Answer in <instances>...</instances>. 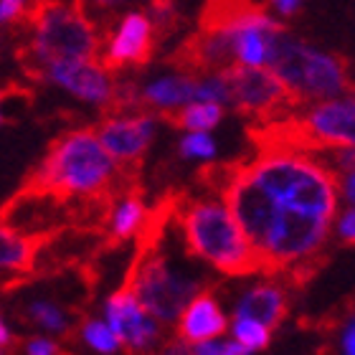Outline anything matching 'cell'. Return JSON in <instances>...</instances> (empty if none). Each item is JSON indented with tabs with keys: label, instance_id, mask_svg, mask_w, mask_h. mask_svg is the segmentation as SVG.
<instances>
[{
	"label": "cell",
	"instance_id": "cell-11",
	"mask_svg": "<svg viewBox=\"0 0 355 355\" xmlns=\"http://www.w3.org/2000/svg\"><path fill=\"white\" fill-rule=\"evenodd\" d=\"M59 229L44 231V234H23L0 221V269L13 274V289L36 279L38 252L51 239L53 231Z\"/></svg>",
	"mask_w": 355,
	"mask_h": 355
},
{
	"label": "cell",
	"instance_id": "cell-19",
	"mask_svg": "<svg viewBox=\"0 0 355 355\" xmlns=\"http://www.w3.org/2000/svg\"><path fill=\"white\" fill-rule=\"evenodd\" d=\"M82 333H84V340L94 350H99V353H114V350L119 348L114 333H112L104 322H89V320H84Z\"/></svg>",
	"mask_w": 355,
	"mask_h": 355
},
{
	"label": "cell",
	"instance_id": "cell-23",
	"mask_svg": "<svg viewBox=\"0 0 355 355\" xmlns=\"http://www.w3.org/2000/svg\"><path fill=\"white\" fill-rule=\"evenodd\" d=\"M355 214H353V208H350L348 214L343 216V244H348V246H353V241H355Z\"/></svg>",
	"mask_w": 355,
	"mask_h": 355
},
{
	"label": "cell",
	"instance_id": "cell-8",
	"mask_svg": "<svg viewBox=\"0 0 355 355\" xmlns=\"http://www.w3.org/2000/svg\"><path fill=\"white\" fill-rule=\"evenodd\" d=\"M102 148L114 163H142L145 150L155 135V117L135 114V117H104L102 125H94Z\"/></svg>",
	"mask_w": 355,
	"mask_h": 355
},
{
	"label": "cell",
	"instance_id": "cell-12",
	"mask_svg": "<svg viewBox=\"0 0 355 355\" xmlns=\"http://www.w3.org/2000/svg\"><path fill=\"white\" fill-rule=\"evenodd\" d=\"M46 79L59 82L71 94L99 104V107L110 99L112 89H114V79L104 71L99 61H59V64L49 67Z\"/></svg>",
	"mask_w": 355,
	"mask_h": 355
},
{
	"label": "cell",
	"instance_id": "cell-17",
	"mask_svg": "<svg viewBox=\"0 0 355 355\" xmlns=\"http://www.w3.org/2000/svg\"><path fill=\"white\" fill-rule=\"evenodd\" d=\"M23 318L28 325H36V327H44V330H51V333H59V335H71V327L67 322V315L61 307L51 302H33L28 310L23 312Z\"/></svg>",
	"mask_w": 355,
	"mask_h": 355
},
{
	"label": "cell",
	"instance_id": "cell-10",
	"mask_svg": "<svg viewBox=\"0 0 355 355\" xmlns=\"http://www.w3.org/2000/svg\"><path fill=\"white\" fill-rule=\"evenodd\" d=\"M310 107V104H307ZM304 122L325 150H345L355 145V107L353 96L320 99L302 112Z\"/></svg>",
	"mask_w": 355,
	"mask_h": 355
},
{
	"label": "cell",
	"instance_id": "cell-4",
	"mask_svg": "<svg viewBox=\"0 0 355 355\" xmlns=\"http://www.w3.org/2000/svg\"><path fill=\"white\" fill-rule=\"evenodd\" d=\"M330 223L322 216L304 208L282 203L274 216L272 231L266 236L264 254L269 261V277H279L292 261L318 252L330 239Z\"/></svg>",
	"mask_w": 355,
	"mask_h": 355
},
{
	"label": "cell",
	"instance_id": "cell-9",
	"mask_svg": "<svg viewBox=\"0 0 355 355\" xmlns=\"http://www.w3.org/2000/svg\"><path fill=\"white\" fill-rule=\"evenodd\" d=\"M107 322H110L107 327L114 333L117 343L125 345L130 353L148 348L160 335V327L155 325L153 315L142 310L130 289L122 287L107 300Z\"/></svg>",
	"mask_w": 355,
	"mask_h": 355
},
{
	"label": "cell",
	"instance_id": "cell-7",
	"mask_svg": "<svg viewBox=\"0 0 355 355\" xmlns=\"http://www.w3.org/2000/svg\"><path fill=\"white\" fill-rule=\"evenodd\" d=\"M300 99L304 104L335 96H353L350 61L340 53H320L304 49L302 71H300Z\"/></svg>",
	"mask_w": 355,
	"mask_h": 355
},
{
	"label": "cell",
	"instance_id": "cell-22",
	"mask_svg": "<svg viewBox=\"0 0 355 355\" xmlns=\"http://www.w3.org/2000/svg\"><path fill=\"white\" fill-rule=\"evenodd\" d=\"M26 353H33V355H53V353H67V350H61V345L51 340H44V338H31V340L21 343Z\"/></svg>",
	"mask_w": 355,
	"mask_h": 355
},
{
	"label": "cell",
	"instance_id": "cell-6",
	"mask_svg": "<svg viewBox=\"0 0 355 355\" xmlns=\"http://www.w3.org/2000/svg\"><path fill=\"white\" fill-rule=\"evenodd\" d=\"M160 46L155 26L145 13H130L119 18L110 41L107 51L99 53V64L110 76H119L122 69H142L150 64L155 49Z\"/></svg>",
	"mask_w": 355,
	"mask_h": 355
},
{
	"label": "cell",
	"instance_id": "cell-3",
	"mask_svg": "<svg viewBox=\"0 0 355 355\" xmlns=\"http://www.w3.org/2000/svg\"><path fill=\"white\" fill-rule=\"evenodd\" d=\"M221 76L226 84V102L234 104V110L249 119V125H264L304 107L302 99L269 69L246 67L236 61L223 69Z\"/></svg>",
	"mask_w": 355,
	"mask_h": 355
},
{
	"label": "cell",
	"instance_id": "cell-18",
	"mask_svg": "<svg viewBox=\"0 0 355 355\" xmlns=\"http://www.w3.org/2000/svg\"><path fill=\"white\" fill-rule=\"evenodd\" d=\"M234 335H236V340L244 345L249 353H257V350H264L272 340V330H266L264 325L259 322H254L249 318H236L234 322Z\"/></svg>",
	"mask_w": 355,
	"mask_h": 355
},
{
	"label": "cell",
	"instance_id": "cell-24",
	"mask_svg": "<svg viewBox=\"0 0 355 355\" xmlns=\"http://www.w3.org/2000/svg\"><path fill=\"white\" fill-rule=\"evenodd\" d=\"M18 345H21V340H15L13 335H10V330L0 320V348H18Z\"/></svg>",
	"mask_w": 355,
	"mask_h": 355
},
{
	"label": "cell",
	"instance_id": "cell-2",
	"mask_svg": "<svg viewBox=\"0 0 355 355\" xmlns=\"http://www.w3.org/2000/svg\"><path fill=\"white\" fill-rule=\"evenodd\" d=\"M114 160L102 148L94 125L64 130L46 148L41 163L21 180V188L49 191L59 198H76L102 191L114 178Z\"/></svg>",
	"mask_w": 355,
	"mask_h": 355
},
{
	"label": "cell",
	"instance_id": "cell-21",
	"mask_svg": "<svg viewBox=\"0 0 355 355\" xmlns=\"http://www.w3.org/2000/svg\"><path fill=\"white\" fill-rule=\"evenodd\" d=\"M28 0H0V23H18Z\"/></svg>",
	"mask_w": 355,
	"mask_h": 355
},
{
	"label": "cell",
	"instance_id": "cell-15",
	"mask_svg": "<svg viewBox=\"0 0 355 355\" xmlns=\"http://www.w3.org/2000/svg\"><path fill=\"white\" fill-rule=\"evenodd\" d=\"M196 94H198V79L178 74L171 76V79H160V82L150 84L145 92H140V107L145 114L155 117L160 110L193 102Z\"/></svg>",
	"mask_w": 355,
	"mask_h": 355
},
{
	"label": "cell",
	"instance_id": "cell-25",
	"mask_svg": "<svg viewBox=\"0 0 355 355\" xmlns=\"http://www.w3.org/2000/svg\"><path fill=\"white\" fill-rule=\"evenodd\" d=\"M343 353H355L353 350V322L345 325V338H343Z\"/></svg>",
	"mask_w": 355,
	"mask_h": 355
},
{
	"label": "cell",
	"instance_id": "cell-5",
	"mask_svg": "<svg viewBox=\"0 0 355 355\" xmlns=\"http://www.w3.org/2000/svg\"><path fill=\"white\" fill-rule=\"evenodd\" d=\"M244 160L246 157H241L236 173L231 175V180L223 185L218 196L223 198V206L229 208V214L234 216V221L239 223V229L244 231V236L249 239V244L264 257V264H266L264 274H269V261H266L264 244L269 231H272L279 200L274 198V196H269L257 183V178L246 171Z\"/></svg>",
	"mask_w": 355,
	"mask_h": 355
},
{
	"label": "cell",
	"instance_id": "cell-1",
	"mask_svg": "<svg viewBox=\"0 0 355 355\" xmlns=\"http://www.w3.org/2000/svg\"><path fill=\"white\" fill-rule=\"evenodd\" d=\"M173 221L183 231L185 252L208 261L226 277L266 272L264 257L249 244L229 208L218 200H198L188 191H180Z\"/></svg>",
	"mask_w": 355,
	"mask_h": 355
},
{
	"label": "cell",
	"instance_id": "cell-13",
	"mask_svg": "<svg viewBox=\"0 0 355 355\" xmlns=\"http://www.w3.org/2000/svg\"><path fill=\"white\" fill-rule=\"evenodd\" d=\"M183 318L178 322V340L185 348H193L198 343L214 340L226 333V318L221 304L216 302L214 289H200L191 297L188 307H183Z\"/></svg>",
	"mask_w": 355,
	"mask_h": 355
},
{
	"label": "cell",
	"instance_id": "cell-16",
	"mask_svg": "<svg viewBox=\"0 0 355 355\" xmlns=\"http://www.w3.org/2000/svg\"><path fill=\"white\" fill-rule=\"evenodd\" d=\"M155 117H160L163 122L175 127V130L206 132V130H211V127H216L221 122L223 107H221V102H203V99H198V102L188 104V107H180V104H178V110H173V107L160 110Z\"/></svg>",
	"mask_w": 355,
	"mask_h": 355
},
{
	"label": "cell",
	"instance_id": "cell-14",
	"mask_svg": "<svg viewBox=\"0 0 355 355\" xmlns=\"http://www.w3.org/2000/svg\"><path fill=\"white\" fill-rule=\"evenodd\" d=\"M289 315V300L279 284H257L241 297L236 307V318H249L264 325L266 330H277Z\"/></svg>",
	"mask_w": 355,
	"mask_h": 355
},
{
	"label": "cell",
	"instance_id": "cell-20",
	"mask_svg": "<svg viewBox=\"0 0 355 355\" xmlns=\"http://www.w3.org/2000/svg\"><path fill=\"white\" fill-rule=\"evenodd\" d=\"M216 153V145L211 137L206 135H191V137H185L180 142V155L185 157H211Z\"/></svg>",
	"mask_w": 355,
	"mask_h": 355
}]
</instances>
